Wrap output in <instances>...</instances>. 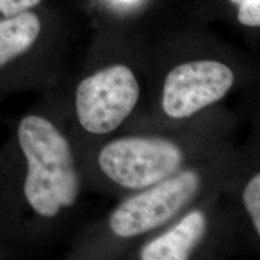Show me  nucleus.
Segmentation results:
<instances>
[{
	"mask_svg": "<svg viewBox=\"0 0 260 260\" xmlns=\"http://www.w3.org/2000/svg\"><path fill=\"white\" fill-rule=\"evenodd\" d=\"M206 232V217L200 211L187 214L176 226L144 247L142 260H184Z\"/></svg>",
	"mask_w": 260,
	"mask_h": 260,
	"instance_id": "obj_6",
	"label": "nucleus"
},
{
	"mask_svg": "<svg viewBox=\"0 0 260 260\" xmlns=\"http://www.w3.org/2000/svg\"><path fill=\"white\" fill-rule=\"evenodd\" d=\"M140 96L138 80L125 65H113L84 79L76 92L80 124L93 134H107L132 113Z\"/></svg>",
	"mask_w": 260,
	"mask_h": 260,
	"instance_id": "obj_3",
	"label": "nucleus"
},
{
	"mask_svg": "<svg viewBox=\"0 0 260 260\" xmlns=\"http://www.w3.org/2000/svg\"><path fill=\"white\" fill-rule=\"evenodd\" d=\"M40 32V18L31 11L0 19V70L30 50Z\"/></svg>",
	"mask_w": 260,
	"mask_h": 260,
	"instance_id": "obj_7",
	"label": "nucleus"
},
{
	"mask_svg": "<svg viewBox=\"0 0 260 260\" xmlns=\"http://www.w3.org/2000/svg\"><path fill=\"white\" fill-rule=\"evenodd\" d=\"M199 186V175L186 171L130 198L110 217L112 232L118 236L132 237L160 226L197 194Z\"/></svg>",
	"mask_w": 260,
	"mask_h": 260,
	"instance_id": "obj_4",
	"label": "nucleus"
},
{
	"mask_svg": "<svg viewBox=\"0 0 260 260\" xmlns=\"http://www.w3.org/2000/svg\"><path fill=\"white\" fill-rule=\"evenodd\" d=\"M125 2H130V0H125Z\"/></svg>",
	"mask_w": 260,
	"mask_h": 260,
	"instance_id": "obj_12",
	"label": "nucleus"
},
{
	"mask_svg": "<svg viewBox=\"0 0 260 260\" xmlns=\"http://www.w3.org/2000/svg\"><path fill=\"white\" fill-rule=\"evenodd\" d=\"M42 0H0V14L4 18L14 17L37 8Z\"/></svg>",
	"mask_w": 260,
	"mask_h": 260,
	"instance_id": "obj_10",
	"label": "nucleus"
},
{
	"mask_svg": "<svg viewBox=\"0 0 260 260\" xmlns=\"http://www.w3.org/2000/svg\"><path fill=\"white\" fill-rule=\"evenodd\" d=\"M243 204L251 214L255 232L260 234V175L256 174L247 184L243 193Z\"/></svg>",
	"mask_w": 260,
	"mask_h": 260,
	"instance_id": "obj_8",
	"label": "nucleus"
},
{
	"mask_svg": "<svg viewBox=\"0 0 260 260\" xmlns=\"http://www.w3.org/2000/svg\"><path fill=\"white\" fill-rule=\"evenodd\" d=\"M230 2H232L233 4H237V5H240V4H241V3L243 2V0H230Z\"/></svg>",
	"mask_w": 260,
	"mask_h": 260,
	"instance_id": "obj_11",
	"label": "nucleus"
},
{
	"mask_svg": "<svg viewBox=\"0 0 260 260\" xmlns=\"http://www.w3.org/2000/svg\"><path fill=\"white\" fill-rule=\"evenodd\" d=\"M234 73L214 60L184 63L168 74L162 90V109L172 118H186L212 105L232 88Z\"/></svg>",
	"mask_w": 260,
	"mask_h": 260,
	"instance_id": "obj_5",
	"label": "nucleus"
},
{
	"mask_svg": "<svg viewBox=\"0 0 260 260\" xmlns=\"http://www.w3.org/2000/svg\"><path fill=\"white\" fill-rule=\"evenodd\" d=\"M182 152L164 139H119L105 146L99 165L107 177L119 186L140 189L171 176L180 168Z\"/></svg>",
	"mask_w": 260,
	"mask_h": 260,
	"instance_id": "obj_2",
	"label": "nucleus"
},
{
	"mask_svg": "<svg viewBox=\"0 0 260 260\" xmlns=\"http://www.w3.org/2000/svg\"><path fill=\"white\" fill-rule=\"evenodd\" d=\"M239 22L247 27L260 25V0H243L237 12Z\"/></svg>",
	"mask_w": 260,
	"mask_h": 260,
	"instance_id": "obj_9",
	"label": "nucleus"
},
{
	"mask_svg": "<svg viewBox=\"0 0 260 260\" xmlns=\"http://www.w3.org/2000/svg\"><path fill=\"white\" fill-rule=\"evenodd\" d=\"M17 140L27 162L23 194L31 210L52 218L75 204L80 180L69 142L53 123L38 115L19 122Z\"/></svg>",
	"mask_w": 260,
	"mask_h": 260,
	"instance_id": "obj_1",
	"label": "nucleus"
}]
</instances>
